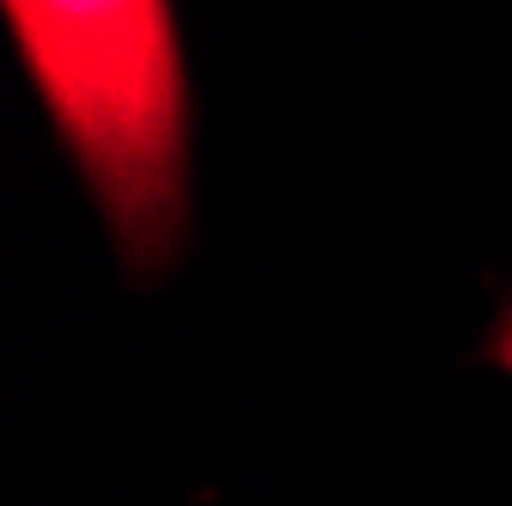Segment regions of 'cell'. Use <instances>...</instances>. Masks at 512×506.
I'll use <instances>...</instances> for the list:
<instances>
[{
    "label": "cell",
    "mask_w": 512,
    "mask_h": 506,
    "mask_svg": "<svg viewBox=\"0 0 512 506\" xmlns=\"http://www.w3.org/2000/svg\"><path fill=\"white\" fill-rule=\"evenodd\" d=\"M488 354H494V360L512 372V311H506V318L494 324V342H488Z\"/></svg>",
    "instance_id": "cell-2"
},
{
    "label": "cell",
    "mask_w": 512,
    "mask_h": 506,
    "mask_svg": "<svg viewBox=\"0 0 512 506\" xmlns=\"http://www.w3.org/2000/svg\"><path fill=\"white\" fill-rule=\"evenodd\" d=\"M25 74L128 269L189 226V74L171 0H0Z\"/></svg>",
    "instance_id": "cell-1"
}]
</instances>
